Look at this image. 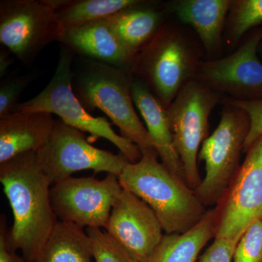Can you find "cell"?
Masks as SVG:
<instances>
[{
	"label": "cell",
	"instance_id": "6da1fadb",
	"mask_svg": "<svg viewBox=\"0 0 262 262\" xmlns=\"http://www.w3.org/2000/svg\"><path fill=\"white\" fill-rule=\"evenodd\" d=\"M0 182L13 215L7 246L13 252L21 251L27 262H33L58 222L52 206V184L34 151L0 163Z\"/></svg>",
	"mask_w": 262,
	"mask_h": 262
},
{
	"label": "cell",
	"instance_id": "7a4b0ae2",
	"mask_svg": "<svg viewBox=\"0 0 262 262\" xmlns=\"http://www.w3.org/2000/svg\"><path fill=\"white\" fill-rule=\"evenodd\" d=\"M157 151H144L118 177L122 189L152 209L166 234H182L198 225L208 210L185 181L158 160Z\"/></svg>",
	"mask_w": 262,
	"mask_h": 262
},
{
	"label": "cell",
	"instance_id": "3957f363",
	"mask_svg": "<svg viewBox=\"0 0 262 262\" xmlns=\"http://www.w3.org/2000/svg\"><path fill=\"white\" fill-rule=\"evenodd\" d=\"M203 48L184 27L165 21L138 53L130 71L167 110L182 88L195 79Z\"/></svg>",
	"mask_w": 262,
	"mask_h": 262
},
{
	"label": "cell",
	"instance_id": "277c9868",
	"mask_svg": "<svg viewBox=\"0 0 262 262\" xmlns=\"http://www.w3.org/2000/svg\"><path fill=\"white\" fill-rule=\"evenodd\" d=\"M72 69V88L86 110L98 108L106 114L122 137L139 146L141 153L156 151L146 127L134 108L130 69L82 58Z\"/></svg>",
	"mask_w": 262,
	"mask_h": 262
},
{
	"label": "cell",
	"instance_id": "5b68a950",
	"mask_svg": "<svg viewBox=\"0 0 262 262\" xmlns=\"http://www.w3.org/2000/svg\"><path fill=\"white\" fill-rule=\"evenodd\" d=\"M74 55L73 52L63 46L56 72L49 83L35 97L17 105L13 113L54 114L71 127L89 133L95 139L102 138L110 141L129 163H136L142 157L139 146L116 134L104 117L91 115L76 96L72 88Z\"/></svg>",
	"mask_w": 262,
	"mask_h": 262
},
{
	"label": "cell",
	"instance_id": "8992f818",
	"mask_svg": "<svg viewBox=\"0 0 262 262\" xmlns=\"http://www.w3.org/2000/svg\"><path fill=\"white\" fill-rule=\"evenodd\" d=\"M222 103L220 123L206 138L198 154L205 163L206 174L194 192L206 207L220 204L237 175L251 127L249 115L244 110L226 101Z\"/></svg>",
	"mask_w": 262,
	"mask_h": 262
},
{
	"label": "cell",
	"instance_id": "52a82bcc",
	"mask_svg": "<svg viewBox=\"0 0 262 262\" xmlns=\"http://www.w3.org/2000/svg\"><path fill=\"white\" fill-rule=\"evenodd\" d=\"M223 98L194 79L182 88L167 108L173 144L182 162L184 178L194 191L202 182L198 157L207 138L210 115Z\"/></svg>",
	"mask_w": 262,
	"mask_h": 262
},
{
	"label": "cell",
	"instance_id": "ba28073f",
	"mask_svg": "<svg viewBox=\"0 0 262 262\" xmlns=\"http://www.w3.org/2000/svg\"><path fill=\"white\" fill-rule=\"evenodd\" d=\"M64 29L48 0H2L0 42L24 64L48 45L60 42Z\"/></svg>",
	"mask_w": 262,
	"mask_h": 262
},
{
	"label": "cell",
	"instance_id": "9c48e42d",
	"mask_svg": "<svg viewBox=\"0 0 262 262\" xmlns=\"http://www.w3.org/2000/svg\"><path fill=\"white\" fill-rule=\"evenodd\" d=\"M37 157L52 185L83 170L119 177L129 163L121 154L95 147L87 141L84 133L61 120L55 122L49 141L37 151Z\"/></svg>",
	"mask_w": 262,
	"mask_h": 262
},
{
	"label": "cell",
	"instance_id": "30bf717a",
	"mask_svg": "<svg viewBox=\"0 0 262 262\" xmlns=\"http://www.w3.org/2000/svg\"><path fill=\"white\" fill-rule=\"evenodd\" d=\"M262 28L250 31L229 56L202 61L196 80L223 97L239 101H262V63L257 53Z\"/></svg>",
	"mask_w": 262,
	"mask_h": 262
},
{
	"label": "cell",
	"instance_id": "8fae6325",
	"mask_svg": "<svg viewBox=\"0 0 262 262\" xmlns=\"http://www.w3.org/2000/svg\"><path fill=\"white\" fill-rule=\"evenodd\" d=\"M122 191L114 174L103 179L72 177L51 186L52 206L61 222L82 228H105Z\"/></svg>",
	"mask_w": 262,
	"mask_h": 262
},
{
	"label": "cell",
	"instance_id": "7c38bea8",
	"mask_svg": "<svg viewBox=\"0 0 262 262\" xmlns=\"http://www.w3.org/2000/svg\"><path fill=\"white\" fill-rule=\"evenodd\" d=\"M246 159L218 208L215 237L239 241L245 230L262 219V135L248 149Z\"/></svg>",
	"mask_w": 262,
	"mask_h": 262
},
{
	"label": "cell",
	"instance_id": "4fadbf2b",
	"mask_svg": "<svg viewBox=\"0 0 262 262\" xmlns=\"http://www.w3.org/2000/svg\"><path fill=\"white\" fill-rule=\"evenodd\" d=\"M104 229L139 262H146L164 236L163 227L152 209L123 189L114 203Z\"/></svg>",
	"mask_w": 262,
	"mask_h": 262
},
{
	"label": "cell",
	"instance_id": "5bb4252c",
	"mask_svg": "<svg viewBox=\"0 0 262 262\" xmlns=\"http://www.w3.org/2000/svg\"><path fill=\"white\" fill-rule=\"evenodd\" d=\"M60 42L83 58L131 69L135 56L114 32L107 18L64 29Z\"/></svg>",
	"mask_w": 262,
	"mask_h": 262
},
{
	"label": "cell",
	"instance_id": "9a60e30c",
	"mask_svg": "<svg viewBox=\"0 0 262 262\" xmlns=\"http://www.w3.org/2000/svg\"><path fill=\"white\" fill-rule=\"evenodd\" d=\"M232 0H179L165 7L181 24L195 31L208 60L215 59L222 49L224 31Z\"/></svg>",
	"mask_w": 262,
	"mask_h": 262
},
{
	"label": "cell",
	"instance_id": "2e32d148",
	"mask_svg": "<svg viewBox=\"0 0 262 262\" xmlns=\"http://www.w3.org/2000/svg\"><path fill=\"white\" fill-rule=\"evenodd\" d=\"M55 122L48 113H15L0 118V163L19 155L37 153L47 144Z\"/></svg>",
	"mask_w": 262,
	"mask_h": 262
},
{
	"label": "cell",
	"instance_id": "e0dca14e",
	"mask_svg": "<svg viewBox=\"0 0 262 262\" xmlns=\"http://www.w3.org/2000/svg\"><path fill=\"white\" fill-rule=\"evenodd\" d=\"M131 95L134 105L145 122L146 130L161 163L172 173L185 181L182 162L174 146L166 108L155 97L145 82L139 79L134 78Z\"/></svg>",
	"mask_w": 262,
	"mask_h": 262
},
{
	"label": "cell",
	"instance_id": "ac0fdd59",
	"mask_svg": "<svg viewBox=\"0 0 262 262\" xmlns=\"http://www.w3.org/2000/svg\"><path fill=\"white\" fill-rule=\"evenodd\" d=\"M141 1L107 18L117 37L133 56H137L166 21L168 11Z\"/></svg>",
	"mask_w": 262,
	"mask_h": 262
},
{
	"label": "cell",
	"instance_id": "d6986e66",
	"mask_svg": "<svg viewBox=\"0 0 262 262\" xmlns=\"http://www.w3.org/2000/svg\"><path fill=\"white\" fill-rule=\"evenodd\" d=\"M218 208L208 210L203 220L182 234H164L146 262H196L202 250L215 237Z\"/></svg>",
	"mask_w": 262,
	"mask_h": 262
},
{
	"label": "cell",
	"instance_id": "ffe728a7",
	"mask_svg": "<svg viewBox=\"0 0 262 262\" xmlns=\"http://www.w3.org/2000/svg\"><path fill=\"white\" fill-rule=\"evenodd\" d=\"M91 239L75 224L58 221L39 256L33 262H94Z\"/></svg>",
	"mask_w": 262,
	"mask_h": 262
},
{
	"label": "cell",
	"instance_id": "44dd1931",
	"mask_svg": "<svg viewBox=\"0 0 262 262\" xmlns=\"http://www.w3.org/2000/svg\"><path fill=\"white\" fill-rule=\"evenodd\" d=\"M63 29L107 18L140 3L139 0H48Z\"/></svg>",
	"mask_w": 262,
	"mask_h": 262
},
{
	"label": "cell",
	"instance_id": "7402d4cb",
	"mask_svg": "<svg viewBox=\"0 0 262 262\" xmlns=\"http://www.w3.org/2000/svg\"><path fill=\"white\" fill-rule=\"evenodd\" d=\"M227 20V42L234 46L262 24V0H232Z\"/></svg>",
	"mask_w": 262,
	"mask_h": 262
},
{
	"label": "cell",
	"instance_id": "603a6c76",
	"mask_svg": "<svg viewBox=\"0 0 262 262\" xmlns=\"http://www.w3.org/2000/svg\"><path fill=\"white\" fill-rule=\"evenodd\" d=\"M85 231L91 239L95 262H139L106 231L100 228H86Z\"/></svg>",
	"mask_w": 262,
	"mask_h": 262
},
{
	"label": "cell",
	"instance_id": "cb8c5ba5",
	"mask_svg": "<svg viewBox=\"0 0 262 262\" xmlns=\"http://www.w3.org/2000/svg\"><path fill=\"white\" fill-rule=\"evenodd\" d=\"M233 262H262V219L245 230L234 250Z\"/></svg>",
	"mask_w": 262,
	"mask_h": 262
},
{
	"label": "cell",
	"instance_id": "d4e9b609",
	"mask_svg": "<svg viewBox=\"0 0 262 262\" xmlns=\"http://www.w3.org/2000/svg\"><path fill=\"white\" fill-rule=\"evenodd\" d=\"M32 75L14 76L2 80L0 84V118L13 113L19 98L32 80Z\"/></svg>",
	"mask_w": 262,
	"mask_h": 262
},
{
	"label": "cell",
	"instance_id": "484cf974",
	"mask_svg": "<svg viewBox=\"0 0 262 262\" xmlns=\"http://www.w3.org/2000/svg\"><path fill=\"white\" fill-rule=\"evenodd\" d=\"M222 101L243 108L249 115L251 127L244 146V152L246 153L254 141L262 135V101H239L227 98H224Z\"/></svg>",
	"mask_w": 262,
	"mask_h": 262
},
{
	"label": "cell",
	"instance_id": "4316f807",
	"mask_svg": "<svg viewBox=\"0 0 262 262\" xmlns=\"http://www.w3.org/2000/svg\"><path fill=\"white\" fill-rule=\"evenodd\" d=\"M239 241L215 237L213 244L196 262H233L234 250Z\"/></svg>",
	"mask_w": 262,
	"mask_h": 262
},
{
	"label": "cell",
	"instance_id": "83f0119b",
	"mask_svg": "<svg viewBox=\"0 0 262 262\" xmlns=\"http://www.w3.org/2000/svg\"><path fill=\"white\" fill-rule=\"evenodd\" d=\"M7 225L6 215L2 214L0 217V262H27L23 256L8 249L6 241L8 231Z\"/></svg>",
	"mask_w": 262,
	"mask_h": 262
},
{
	"label": "cell",
	"instance_id": "f1b7e54d",
	"mask_svg": "<svg viewBox=\"0 0 262 262\" xmlns=\"http://www.w3.org/2000/svg\"><path fill=\"white\" fill-rule=\"evenodd\" d=\"M11 53V52L5 47L2 48L0 51V77L1 78L5 77L10 66L13 63V59L10 56Z\"/></svg>",
	"mask_w": 262,
	"mask_h": 262
},
{
	"label": "cell",
	"instance_id": "f546056e",
	"mask_svg": "<svg viewBox=\"0 0 262 262\" xmlns=\"http://www.w3.org/2000/svg\"><path fill=\"white\" fill-rule=\"evenodd\" d=\"M258 50H261V53H262V42L261 43V45H260L259 49Z\"/></svg>",
	"mask_w": 262,
	"mask_h": 262
}]
</instances>
